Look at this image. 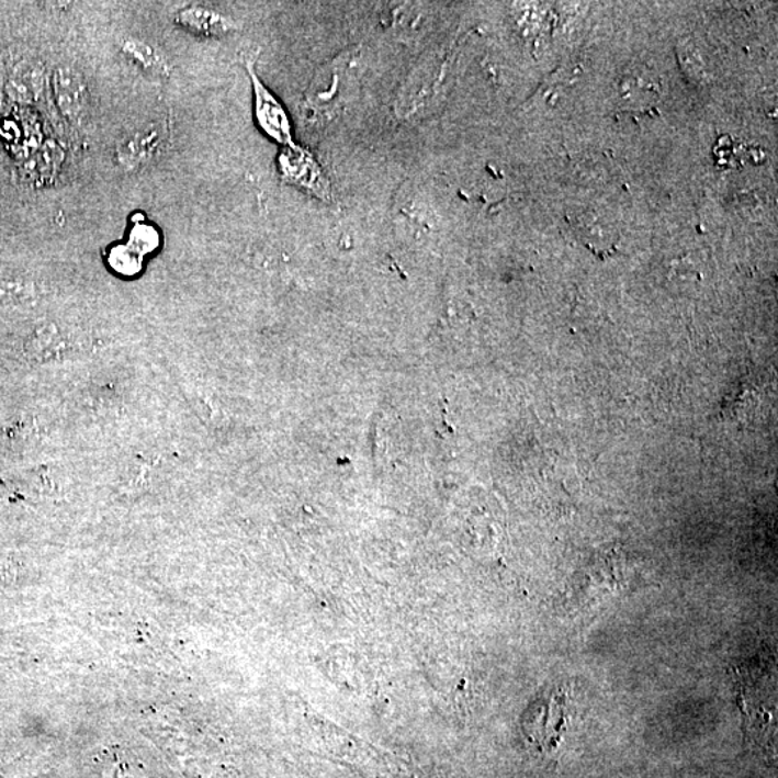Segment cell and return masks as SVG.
<instances>
[{
  "instance_id": "9c48e42d",
  "label": "cell",
  "mask_w": 778,
  "mask_h": 778,
  "mask_svg": "<svg viewBox=\"0 0 778 778\" xmlns=\"http://www.w3.org/2000/svg\"><path fill=\"white\" fill-rule=\"evenodd\" d=\"M35 285L22 280H0V302L32 297Z\"/></svg>"
},
{
  "instance_id": "52a82bcc",
  "label": "cell",
  "mask_w": 778,
  "mask_h": 778,
  "mask_svg": "<svg viewBox=\"0 0 778 778\" xmlns=\"http://www.w3.org/2000/svg\"><path fill=\"white\" fill-rule=\"evenodd\" d=\"M44 87L43 68L34 64H24L18 68L8 84V94L21 103H32Z\"/></svg>"
},
{
  "instance_id": "7a4b0ae2",
  "label": "cell",
  "mask_w": 778,
  "mask_h": 778,
  "mask_svg": "<svg viewBox=\"0 0 778 778\" xmlns=\"http://www.w3.org/2000/svg\"><path fill=\"white\" fill-rule=\"evenodd\" d=\"M285 182L303 189L322 201L331 200L330 183L311 151L297 145L285 146L279 159Z\"/></svg>"
},
{
  "instance_id": "3957f363",
  "label": "cell",
  "mask_w": 778,
  "mask_h": 778,
  "mask_svg": "<svg viewBox=\"0 0 778 778\" xmlns=\"http://www.w3.org/2000/svg\"><path fill=\"white\" fill-rule=\"evenodd\" d=\"M247 70L248 74H250L252 90H255L256 119L261 131L264 132L270 139L280 143V145L284 147L294 145L292 139V126H290V120L283 105L280 104L279 100L262 84L252 63L247 64Z\"/></svg>"
},
{
  "instance_id": "8992f818",
  "label": "cell",
  "mask_w": 778,
  "mask_h": 778,
  "mask_svg": "<svg viewBox=\"0 0 778 778\" xmlns=\"http://www.w3.org/2000/svg\"><path fill=\"white\" fill-rule=\"evenodd\" d=\"M122 53L124 57L131 59L143 72L155 77H169L172 71L168 57L158 45L140 38H127L123 41Z\"/></svg>"
},
{
  "instance_id": "6da1fadb",
  "label": "cell",
  "mask_w": 778,
  "mask_h": 778,
  "mask_svg": "<svg viewBox=\"0 0 778 778\" xmlns=\"http://www.w3.org/2000/svg\"><path fill=\"white\" fill-rule=\"evenodd\" d=\"M168 139L169 127L165 120L151 122L127 133L116 146V160L120 168L136 170L150 164L168 145Z\"/></svg>"
},
{
  "instance_id": "5b68a950",
  "label": "cell",
  "mask_w": 778,
  "mask_h": 778,
  "mask_svg": "<svg viewBox=\"0 0 778 778\" xmlns=\"http://www.w3.org/2000/svg\"><path fill=\"white\" fill-rule=\"evenodd\" d=\"M174 22L200 36H225L237 31L232 18L205 7H187L174 15Z\"/></svg>"
},
{
  "instance_id": "30bf717a",
  "label": "cell",
  "mask_w": 778,
  "mask_h": 778,
  "mask_svg": "<svg viewBox=\"0 0 778 778\" xmlns=\"http://www.w3.org/2000/svg\"><path fill=\"white\" fill-rule=\"evenodd\" d=\"M137 260H139L137 259V252L131 247H122L113 251L112 261L114 269L122 271V273H135L139 269Z\"/></svg>"
},
{
  "instance_id": "ba28073f",
  "label": "cell",
  "mask_w": 778,
  "mask_h": 778,
  "mask_svg": "<svg viewBox=\"0 0 778 778\" xmlns=\"http://www.w3.org/2000/svg\"><path fill=\"white\" fill-rule=\"evenodd\" d=\"M159 236L149 225H139L132 232L131 248L136 252H150L158 247Z\"/></svg>"
},
{
  "instance_id": "277c9868",
  "label": "cell",
  "mask_w": 778,
  "mask_h": 778,
  "mask_svg": "<svg viewBox=\"0 0 778 778\" xmlns=\"http://www.w3.org/2000/svg\"><path fill=\"white\" fill-rule=\"evenodd\" d=\"M55 103L64 117L77 122L89 108V86L84 76L70 66L58 67L53 76Z\"/></svg>"
}]
</instances>
